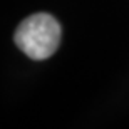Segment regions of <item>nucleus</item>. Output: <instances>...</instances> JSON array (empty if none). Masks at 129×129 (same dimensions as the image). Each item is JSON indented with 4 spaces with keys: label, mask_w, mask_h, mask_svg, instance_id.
Returning a JSON list of instances; mask_svg holds the SVG:
<instances>
[{
    "label": "nucleus",
    "mask_w": 129,
    "mask_h": 129,
    "mask_svg": "<svg viewBox=\"0 0 129 129\" xmlns=\"http://www.w3.org/2000/svg\"><path fill=\"white\" fill-rule=\"evenodd\" d=\"M62 29L50 14H34L15 30V44L34 60L49 59L60 44Z\"/></svg>",
    "instance_id": "f257e3e1"
}]
</instances>
